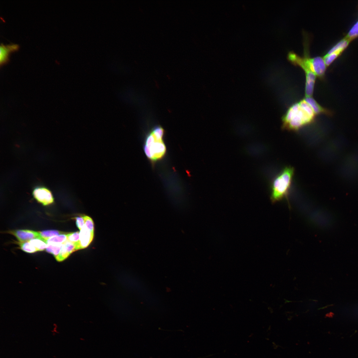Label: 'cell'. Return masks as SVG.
Wrapping results in <instances>:
<instances>
[{
  "instance_id": "obj_1",
  "label": "cell",
  "mask_w": 358,
  "mask_h": 358,
  "mask_svg": "<svg viewBox=\"0 0 358 358\" xmlns=\"http://www.w3.org/2000/svg\"><path fill=\"white\" fill-rule=\"evenodd\" d=\"M215 225L222 238L232 243L246 235L249 220L244 208L235 206L227 198L219 207Z\"/></svg>"
},
{
  "instance_id": "obj_2",
  "label": "cell",
  "mask_w": 358,
  "mask_h": 358,
  "mask_svg": "<svg viewBox=\"0 0 358 358\" xmlns=\"http://www.w3.org/2000/svg\"><path fill=\"white\" fill-rule=\"evenodd\" d=\"M51 296L58 303L66 308L78 305L81 297L76 287L65 279L53 281L49 287Z\"/></svg>"
},
{
  "instance_id": "obj_3",
  "label": "cell",
  "mask_w": 358,
  "mask_h": 358,
  "mask_svg": "<svg viewBox=\"0 0 358 358\" xmlns=\"http://www.w3.org/2000/svg\"><path fill=\"white\" fill-rule=\"evenodd\" d=\"M29 72L27 66L17 65L6 67L1 65L0 68V96L4 97L13 90V83L16 79L26 76Z\"/></svg>"
},
{
  "instance_id": "obj_4",
  "label": "cell",
  "mask_w": 358,
  "mask_h": 358,
  "mask_svg": "<svg viewBox=\"0 0 358 358\" xmlns=\"http://www.w3.org/2000/svg\"><path fill=\"white\" fill-rule=\"evenodd\" d=\"M14 350L21 353L25 358H63L58 348L43 345H27L15 347Z\"/></svg>"
},
{
  "instance_id": "obj_5",
  "label": "cell",
  "mask_w": 358,
  "mask_h": 358,
  "mask_svg": "<svg viewBox=\"0 0 358 358\" xmlns=\"http://www.w3.org/2000/svg\"><path fill=\"white\" fill-rule=\"evenodd\" d=\"M63 358H73L79 355L93 351L94 349L84 345H71L58 348Z\"/></svg>"
},
{
  "instance_id": "obj_6",
  "label": "cell",
  "mask_w": 358,
  "mask_h": 358,
  "mask_svg": "<svg viewBox=\"0 0 358 358\" xmlns=\"http://www.w3.org/2000/svg\"><path fill=\"white\" fill-rule=\"evenodd\" d=\"M141 349L136 348L126 338L120 345L119 358H140Z\"/></svg>"
},
{
  "instance_id": "obj_7",
  "label": "cell",
  "mask_w": 358,
  "mask_h": 358,
  "mask_svg": "<svg viewBox=\"0 0 358 358\" xmlns=\"http://www.w3.org/2000/svg\"><path fill=\"white\" fill-rule=\"evenodd\" d=\"M127 330V339L136 348L141 349V337L138 329L134 325L125 323Z\"/></svg>"
},
{
  "instance_id": "obj_8",
  "label": "cell",
  "mask_w": 358,
  "mask_h": 358,
  "mask_svg": "<svg viewBox=\"0 0 358 358\" xmlns=\"http://www.w3.org/2000/svg\"><path fill=\"white\" fill-rule=\"evenodd\" d=\"M112 328L115 340L120 345H121L127 338V330L124 324L114 326Z\"/></svg>"
},
{
  "instance_id": "obj_9",
  "label": "cell",
  "mask_w": 358,
  "mask_h": 358,
  "mask_svg": "<svg viewBox=\"0 0 358 358\" xmlns=\"http://www.w3.org/2000/svg\"><path fill=\"white\" fill-rule=\"evenodd\" d=\"M101 358H119V348H114L100 352Z\"/></svg>"
},
{
  "instance_id": "obj_10",
  "label": "cell",
  "mask_w": 358,
  "mask_h": 358,
  "mask_svg": "<svg viewBox=\"0 0 358 358\" xmlns=\"http://www.w3.org/2000/svg\"><path fill=\"white\" fill-rule=\"evenodd\" d=\"M73 358H101V355L100 352L93 351L79 355Z\"/></svg>"
},
{
  "instance_id": "obj_11",
  "label": "cell",
  "mask_w": 358,
  "mask_h": 358,
  "mask_svg": "<svg viewBox=\"0 0 358 358\" xmlns=\"http://www.w3.org/2000/svg\"><path fill=\"white\" fill-rule=\"evenodd\" d=\"M60 358V357H55V358Z\"/></svg>"
}]
</instances>
